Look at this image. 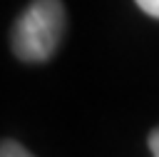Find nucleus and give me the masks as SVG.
Listing matches in <instances>:
<instances>
[{
    "mask_svg": "<svg viewBox=\"0 0 159 157\" xmlns=\"http://www.w3.org/2000/svg\"><path fill=\"white\" fill-rule=\"evenodd\" d=\"M65 35V7L60 0H32L12 25V52L25 62H45Z\"/></svg>",
    "mask_w": 159,
    "mask_h": 157,
    "instance_id": "nucleus-1",
    "label": "nucleus"
},
{
    "mask_svg": "<svg viewBox=\"0 0 159 157\" xmlns=\"http://www.w3.org/2000/svg\"><path fill=\"white\" fill-rule=\"evenodd\" d=\"M0 157H32L22 145L12 142V140H5L2 142V150H0Z\"/></svg>",
    "mask_w": 159,
    "mask_h": 157,
    "instance_id": "nucleus-2",
    "label": "nucleus"
},
{
    "mask_svg": "<svg viewBox=\"0 0 159 157\" xmlns=\"http://www.w3.org/2000/svg\"><path fill=\"white\" fill-rule=\"evenodd\" d=\"M147 15H152V17H159V0H134Z\"/></svg>",
    "mask_w": 159,
    "mask_h": 157,
    "instance_id": "nucleus-3",
    "label": "nucleus"
},
{
    "mask_svg": "<svg viewBox=\"0 0 159 157\" xmlns=\"http://www.w3.org/2000/svg\"><path fill=\"white\" fill-rule=\"evenodd\" d=\"M149 150H152V157H159V127L152 130L149 135Z\"/></svg>",
    "mask_w": 159,
    "mask_h": 157,
    "instance_id": "nucleus-4",
    "label": "nucleus"
}]
</instances>
